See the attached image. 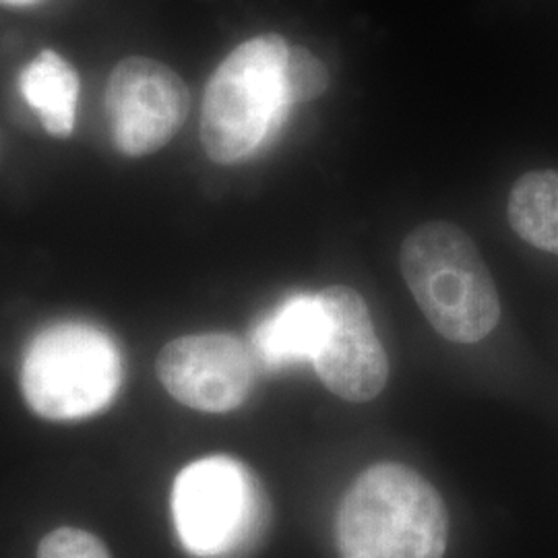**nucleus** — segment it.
<instances>
[{
	"label": "nucleus",
	"mask_w": 558,
	"mask_h": 558,
	"mask_svg": "<svg viewBox=\"0 0 558 558\" xmlns=\"http://www.w3.org/2000/svg\"><path fill=\"white\" fill-rule=\"evenodd\" d=\"M447 538L439 490L403 463L371 465L339 505V558H442Z\"/></svg>",
	"instance_id": "1"
},
{
	"label": "nucleus",
	"mask_w": 558,
	"mask_h": 558,
	"mask_svg": "<svg viewBox=\"0 0 558 558\" xmlns=\"http://www.w3.org/2000/svg\"><path fill=\"white\" fill-rule=\"evenodd\" d=\"M288 50L281 36L265 34L240 44L216 69L201 110V141L211 160H248L281 131L294 106L286 85Z\"/></svg>",
	"instance_id": "2"
},
{
	"label": "nucleus",
	"mask_w": 558,
	"mask_h": 558,
	"mask_svg": "<svg viewBox=\"0 0 558 558\" xmlns=\"http://www.w3.org/2000/svg\"><path fill=\"white\" fill-rule=\"evenodd\" d=\"M399 265L420 311L442 338L478 343L499 325L495 279L474 240L456 223L428 221L412 230Z\"/></svg>",
	"instance_id": "3"
},
{
	"label": "nucleus",
	"mask_w": 558,
	"mask_h": 558,
	"mask_svg": "<svg viewBox=\"0 0 558 558\" xmlns=\"http://www.w3.org/2000/svg\"><path fill=\"white\" fill-rule=\"evenodd\" d=\"M172 513L182 546L199 558L248 557L267 532L269 500L255 474L226 456L186 465Z\"/></svg>",
	"instance_id": "4"
},
{
	"label": "nucleus",
	"mask_w": 558,
	"mask_h": 558,
	"mask_svg": "<svg viewBox=\"0 0 558 558\" xmlns=\"http://www.w3.org/2000/svg\"><path fill=\"white\" fill-rule=\"evenodd\" d=\"M122 379L117 343L87 323H59L32 339L21 389L48 420L89 418L112 403Z\"/></svg>",
	"instance_id": "5"
},
{
	"label": "nucleus",
	"mask_w": 558,
	"mask_h": 558,
	"mask_svg": "<svg viewBox=\"0 0 558 558\" xmlns=\"http://www.w3.org/2000/svg\"><path fill=\"white\" fill-rule=\"evenodd\" d=\"M191 108L189 87L158 60H120L106 87V112L120 154L141 158L179 133Z\"/></svg>",
	"instance_id": "6"
},
{
	"label": "nucleus",
	"mask_w": 558,
	"mask_h": 558,
	"mask_svg": "<svg viewBox=\"0 0 558 558\" xmlns=\"http://www.w3.org/2000/svg\"><path fill=\"white\" fill-rule=\"evenodd\" d=\"M158 377L182 405L223 414L242 405L255 385V354L228 333L174 339L158 356Z\"/></svg>",
	"instance_id": "7"
},
{
	"label": "nucleus",
	"mask_w": 558,
	"mask_h": 558,
	"mask_svg": "<svg viewBox=\"0 0 558 558\" xmlns=\"http://www.w3.org/2000/svg\"><path fill=\"white\" fill-rule=\"evenodd\" d=\"M319 299L327 315V336L313 362L319 379L348 401L377 398L389 379V360L366 302L339 283L320 290Z\"/></svg>",
	"instance_id": "8"
},
{
	"label": "nucleus",
	"mask_w": 558,
	"mask_h": 558,
	"mask_svg": "<svg viewBox=\"0 0 558 558\" xmlns=\"http://www.w3.org/2000/svg\"><path fill=\"white\" fill-rule=\"evenodd\" d=\"M327 336V315L319 294H296L260 320L253 350L269 368L319 356Z\"/></svg>",
	"instance_id": "9"
},
{
	"label": "nucleus",
	"mask_w": 558,
	"mask_h": 558,
	"mask_svg": "<svg viewBox=\"0 0 558 558\" xmlns=\"http://www.w3.org/2000/svg\"><path fill=\"white\" fill-rule=\"evenodd\" d=\"M20 92L54 137H69L77 120L80 77L75 69L52 50H44L20 75Z\"/></svg>",
	"instance_id": "10"
},
{
	"label": "nucleus",
	"mask_w": 558,
	"mask_h": 558,
	"mask_svg": "<svg viewBox=\"0 0 558 558\" xmlns=\"http://www.w3.org/2000/svg\"><path fill=\"white\" fill-rule=\"evenodd\" d=\"M507 214L519 239L558 255V170L523 174L511 191Z\"/></svg>",
	"instance_id": "11"
},
{
	"label": "nucleus",
	"mask_w": 558,
	"mask_h": 558,
	"mask_svg": "<svg viewBox=\"0 0 558 558\" xmlns=\"http://www.w3.org/2000/svg\"><path fill=\"white\" fill-rule=\"evenodd\" d=\"M286 85L292 104L315 100L329 87V73L311 50L290 46L286 59Z\"/></svg>",
	"instance_id": "12"
},
{
	"label": "nucleus",
	"mask_w": 558,
	"mask_h": 558,
	"mask_svg": "<svg viewBox=\"0 0 558 558\" xmlns=\"http://www.w3.org/2000/svg\"><path fill=\"white\" fill-rule=\"evenodd\" d=\"M38 558H112L94 534L77 527H59L41 539Z\"/></svg>",
	"instance_id": "13"
},
{
	"label": "nucleus",
	"mask_w": 558,
	"mask_h": 558,
	"mask_svg": "<svg viewBox=\"0 0 558 558\" xmlns=\"http://www.w3.org/2000/svg\"><path fill=\"white\" fill-rule=\"evenodd\" d=\"M2 4H9V7H29V4H36L40 0H0Z\"/></svg>",
	"instance_id": "14"
}]
</instances>
